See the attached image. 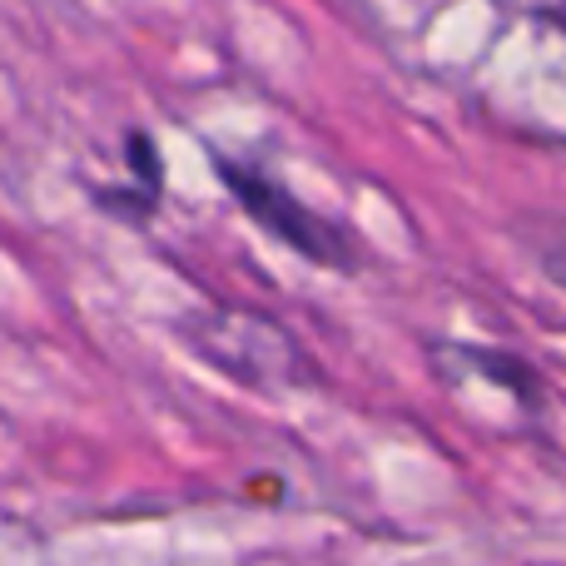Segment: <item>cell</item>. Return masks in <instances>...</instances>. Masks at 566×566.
Here are the masks:
<instances>
[{
	"instance_id": "1",
	"label": "cell",
	"mask_w": 566,
	"mask_h": 566,
	"mask_svg": "<svg viewBox=\"0 0 566 566\" xmlns=\"http://www.w3.org/2000/svg\"><path fill=\"white\" fill-rule=\"evenodd\" d=\"M219 175L229 179L239 205H244L269 234H279L283 244H293V249H303L313 264H348V259H343V239L333 234L318 214H308L298 199L283 195L279 185H269L264 175H249V169H234V165H219Z\"/></svg>"
},
{
	"instance_id": "2",
	"label": "cell",
	"mask_w": 566,
	"mask_h": 566,
	"mask_svg": "<svg viewBox=\"0 0 566 566\" xmlns=\"http://www.w3.org/2000/svg\"><path fill=\"white\" fill-rule=\"evenodd\" d=\"M537 249H542V269H547L557 283H566V224H547V229H542Z\"/></svg>"
}]
</instances>
